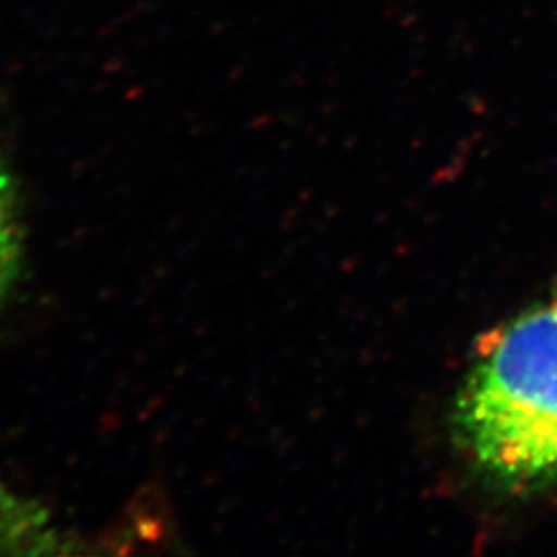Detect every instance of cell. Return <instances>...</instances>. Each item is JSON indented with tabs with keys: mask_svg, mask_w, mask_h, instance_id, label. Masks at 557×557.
<instances>
[{
	"mask_svg": "<svg viewBox=\"0 0 557 557\" xmlns=\"http://www.w3.org/2000/svg\"><path fill=\"white\" fill-rule=\"evenodd\" d=\"M457 421L490 475L557 478V299L487 341L458 397Z\"/></svg>",
	"mask_w": 557,
	"mask_h": 557,
	"instance_id": "obj_1",
	"label": "cell"
},
{
	"mask_svg": "<svg viewBox=\"0 0 557 557\" xmlns=\"http://www.w3.org/2000/svg\"><path fill=\"white\" fill-rule=\"evenodd\" d=\"M23 267V221L17 182L0 158V306L13 294Z\"/></svg>",
	"mask_w": 557,
	"mask_h": 557,
	"instance_id": "obj_3",
	"label": "cell"
},
{
	"mask_svg": "<svg viewBox=\"0 0 557 557\" xmlns=\"http://www.w3.org/2000/svg\"><path fill=\"white\" fill-rule=\"evenodd\" d=\"M77 547L50 512L0 481V554H69Z\"/></svg>",
	"mask_w": 557,
	"mask_h": 557,
	"instance_id": "obj_2",
	"label": "cell"
}]
</instances>
